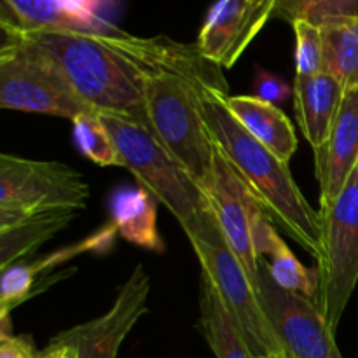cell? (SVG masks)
Wrapping results in <instances>:
<instances>
[{
    "label": "cell",
    "mask_w": 358,
    "mask_h": 358,
    "mask_svg": "<svg viewBox=\"0 0 358 358\" xmlns=\"http://www.w3.org/2000/svg\"><path fill=\"white\" fill-rule=\"evenodd\" d=\"M0 107L70 121L87 112H96L66 86L48 62L3 37L0 48Z\"/></svg>",
    "instance_id": "ba28073f"
},
{
    "label": "cell",
    "mask_w": 358,
    "mask_h": 358,
    "mask_svg": "<svg viewBox=\"0 0 358 358\" xmlns=\"http://www.w3.org/2000/svg\"><path fill=\"white\" fill-rule=\"evenodd\" d=\"M206 196L227 245L259 285L261 261L254 247V222L257 213L264 208L217 143Z\"/></svg>",
    "instance_id": "30bf717a"
},
{
    "label": "cell",
    "mask_w": 358,
    "mask_h": 358,
    "mask_svg": "<svg viewBox=\"0 0 358 358\" xmlns=\"http://www.w3.org/2000/svg\"><path fill=\"white\" fill-rule=\"evenodd\" d=\"M318 213L320 254L315 259V304L336 332L358 283V166L341 194Z\"/></svg>",
    "instance_id": "8992f818"
},
{
    "label": "cell",
    "mask_w": 358,
    "mask_h": 358,
    "mask_svg": "<svg viewBox=\"0 0 358 358\" xmlns=\"http://www.w3.org/2000/svg\"><path fill=\"white\" fill-rule=\"evenodd\" d=\"M0 28L3 38L48 62L91 108L128 115L147 128L145 101L136 70L112 38L117 28L110 34L23 30L7 23H0Z\"/></svg>",
    "instance_id": "7a4b0ae2"
},
{
    "label": "cell",
    "mask_w": 358,
    "mask_h": 358,
    "mask_svg": "<svg viewBox=\"0 0 358 358\" xmlns=\"http://www.w3.org/2000/svg\"><path fill=\"white\" fill-rule=\"evenodd\" d=\"M255 96L269 103L280 105L289 100V96H294V87H290L282 77L259 70L255 76Z\"/></svg>",
    "instance_id": "4316f807"
},
{
    "label": "cell",
    "mask_w": 358,
    "mask_h": 358,
    "mask_svg": "<svg viewBox=\"0 0 358 358\" xmlns=\"http://www.w3.org/2000/svg\"><path fill=\"white\" fill-rule=\"evenodd\" d=\"M73 138L80 152L98 166L122 168L121 156L110 131L98 112H87L73 119Z\"/></svg>",
    "instance_id": "603a6c76"
},
{
    "label": "cell",
    "mask_w": 358,
    "mask_h": 358,
    "mask_svg": "<svg viewBox=\"0 0 358 358\" xmlns=\"http://www.w3.org/2000/svg\"><path fill=\"white\" fill-rule=\"evenodd\" d=\"M147 189H119L110 199V222L117 236L150 252H163L164 243L157 231V208Z\"/></svg>",
    "instance_id": "ac0fdd59"
},
{
    "label": "cell",
    "mask_w": 358,
    "mask_h": 358,
    "mask_svg": "<svg viewBox=\"0 0 358 358\" xmlns=\"http://www.w3.org/2000/svg\"><path fill=\"white\" fill-rule=\"evenodd\" d=\"M112 38L136 70L149 131L208 194L215 142L203 115V91L227 93L220 69L203 58L196 44L164 35L136 37L117 28Z\"/></svg>",
    "instance_id": "6da1fadb"
},
{
    "label": "cell",
    "mask_w": 358,
    "mask_h": 358,
    "mask_svg": "<svg viewBox=\"0 0 358 358\" xmlns=\"http://www.w3.org/2000/svg\"><path fill=\"white\" fill-rule=\"evenodd\" d=\"M201 273L215 287L227 313L233 317L255 358L283 352L259 297V285L227 245L215 217L189 234Z\"/></svg>",
    "instance_id": "5b68a950"
},
{
    "label": "cell",
    "mask_w": 358,
    "mask_h": 358,
    "mask_svg": "<svg viewBox=\"0 0 358 358\" xmlns=\"http://www.w3.org/2000/svg\"><path fill=\"white\" fill-rule=\"evenodd\" d=\"M199 290V324L215 358H255L205 273H201Z\"/></svg>",
    "instance_id": "ffe728a7"
},
{
    "label": "cell",
    "mask_w": 358,
    "mask_h": 358,
    "mask_svg": "<svg viewBox=\"0 0 358 358\" xmlns=\"http://www.w3.org/2000/svg\"><path fill=\"white\" fill-rule=\"evenodd\" d=\"M259 297L283 353L289 358H343L334 331L313 299L276 285L264 266Z\"/></svg>",
    "instance_id": "9c48e42d"
},
{
    "label": "cell",
    "mask_w": 358,
    "mask_h": 358,
    "mask_svg": "<svg viewBox=\"0 0 358 358\" xmlns=\"http://www.w3.org/2000/svg\"><path fill=\"white\" fill-rule=\"evenodd\" d=\"M98 115L110 131L122 168L131 171L140 187L170 210L185 236L215 217L203 189L145 126L128 115L112 112H98Z\"/></svg>",
    "instance_id": "277c9868"
},
{
    "label": "cell",
    "mask_w": 358,
    "mask_h": 358,
    "mask_svg": "<svg viewBox=\"0 0 358 358\" xmlns=\"http://www.w3.org/2000/svg\"><path fill=\"white\" fill-rule=\"evenodd\" d=\"M38 358H41V357H38Z\"/></svg>",
    "instance_id": "1f68e13d"
},
{
    "label": "cell",
    "mask_w": 358,
    "mask_h": 358,
    "mask_svg": "<svg viewBox=\"0 0 358 358\" xmlns=\"http://www.w3.org/2000/svg\"><path fill=\"white\" fill-rule=\"evenodd\" d=\"M350 16H358V0H280L275 9V17L289 23L304 20L318 27Z\"/></svg>",
    "instance_id": "cb8c5ba5"
},
{
    "label": "cell",
    "mask_w": 358,
    "mask_h": 358,
    "mask_svg": "<svg viewBox=\"0 0 358 358\" xmlns=\"http://www.w3.org/2000/svg\"><path fill=\"white\" fill-rule=\"evenodd\" d=\"M254 247L259 261L266 259V264L261 262L273 278V282L285 290L303 294L315 301L317 294V273L310 271L292 254L285 241L278 236L273 227L271 220L266 215V210H261L254 222Z\"/></svg>",
    "instance_id": "e0dca14e"
},
{
    "label": "cell",
    "mask_w": 358,
    "mask_h": 358,
    "mask_svg": "<svg viewBox=\"0 0 358 358\" xmlns=\"http://www.w3.org/2000/svg\"><path fill=\"white\" fill-rule=\"evenodd\" d=\"M90 194L86 178L69 164L0 154V224L44 212H83Z\"/></svg>",
    "instance_id": "52a82bcc"
},
{
    "label": "cell",
    "mask_w": 358,
    "mask_h": 358,
    "mask_svg": "<svg viewBox=\"0 0 358 358\" xmlns=\"http://www.w3.org/2000/svg\"><path fill=\"white\" fill-rule=\"evenodd\" d=\"M0 23L23 30H65L94 34L77 17L66 13L58 0H0Z\"/></svg>",
    "instance_id": "7402d4cb"
},
{
    "label": "cell",
    "mask_w": 358,
    "mask_h": 358,
    "mask_svg": "<svg viewBox=\"0 0 358 358\" xmlns=\"http://www.w3.org/2000/svg\"><path fill=\"white\" fill-rule=\"evenodd\" d=\"M275 9V0H217L196 41L199 55L219 69L234 66Z\"/></svg>",
    "instance_id": "7c38bea8"
},
{
    "label": "cell",
    "mask_w": 358,
    "mask_h": 358,
    "mask_svg": "<svg viewBox=\"0 0 358 358\" xmlns=\"http://www.w3.org/2000/svg\"><path fill=\"white\" fill-rule=\"evenodd\" d=\"M296 35V77H313L324 72V45L318 24L292 21Z\"/></svg>",
    "instance_id": "d4e9b609"
},
{
    "label": "cell",
    "mask_w": 358,
    "mask_h": 358,
    "mask_svg": "<svg viewBox=\"0 0 358 358\" xmlns=\"http://www.w3.org/2000/svg\"><path fill=\"white\" fill-rule=\"evenodd\" d=\"M149 294L150 278L138 264L101 317L59 332L51 341L73 346L77 358H117L122 341L149 310Z\"/></svg>",
    "instance_id": "8fae6325"
},
{
    "label": "cell",
    "mask_w": 358,
    "mask_h": 358,
    "mask_svg": "<svg viewBox=\"0 0 358 358\" xmlns=\"http://www.w3.org/2000/svg\"><path fill=\"white\" fill-rule=\"evenodd\" d=\"M275 2H276V3H278V2H280V0H275Z\"/></svg>",
    "instance_id": "4dcf8cb0"
},
{
    "label": "cell",
    "mask_w": 358,
    "mask_h": 358,
    "mask_svg": "<svg viewBox=\"0 0 358 358\" xmlns=\"http://www.w3.org/2000/svg\"><path fill=\"white\" fill-rule=\"evenodd\" d=\"M222 100L231 114L257 142L268 147L283 163H290L297 150L296 129L278 105L250 94H224Z\"/></svg>",
    "instance_id": "2e32d148"
},
{
    "label": "cell",
    "mask_w": 358,
    "mask_h": 358,
    "mask_svg": "<svg viewBox=\"0 0 358 358\" xmlns=\"http://www.w3.org/2000/svg\"><path fill=\"white\" fill-rule=\"evenodd\" d=\"M324 72L345 87H358V16L338 17L320 24Z\"/></svg>",
    "instance_id": "44dd1931"
},
{
    "label": "cell",
    "mask_w": 358,
    "mask_h": 358,
    "mask_svg": "<svg viewBox=\"0 0 358 358\" xmlns=\"http://www.w3.org/2000/svg\"><path fill=\"white\" fill-rule=\"evenodd\" d=\"M358 166V87H346L324 145L315 150L320 208H327Z\"/></svg>",
    "instance_id": "4fadbf2b"
},
{
    "label": "cell",
    "mask_w": 358,
    "mask_h": 358,
    "mask_svg": "<svg viewBox=\"0 0 358 358\" xmlns=\"http://www.w3.org/2000/svg\"><path fill=\"white\" fill-rule=\"evenodd\" d=\"M58 2L66 13L77 17L94 34H110L117 28L100 17V10L107 0H58Z\"/></svg>",
    "instance_id": "484cf974"
},
{
    "label": "cell",
    "mask_w": 358,
    "mask_h": 358,
    "mask_svg": "<svg viewBox=\"0 0 358 358\" xmlns=\"http://www.w3.org/2000/svg\"><path fill=\"white\" fill-rule=\"evenodd\" d=\"M259 358H289V357H287L283 352H278V353H268V355L259 357Z\"/></svg>",
    "instance_id": "f546056e"
},
{
    "label": "cell",
    "mask_w": 358,
    "mask_h": 358,
    "mask_svg": "<svg viewBox=\"0 0 358 358\" xmlns=\"http://www.w3.org/2000/svg\"><path fill=\"white\" fill-rule=\"evenodd\" d=\"M76 215V212H44L0 224V271L34 254L65 229Z\"/></svg>",
    "instance_id": "d6986e66"
},
{
    "label": "cell",
    "mask_w": 358,
    "mask_h": 358,
    "mask_svg": "<svg viewBox=\"0 0 358 358\" xmlns=\"http://www.w3.org/2000/svg\"><path fill=\"white\" fill-rule=\"evenodd\" d=\"M115 236H117V229L114 224L108 222L107 226L100 227L96 233L90 234L84 240L76 241V243L63 247L59 250L52 252V254L44 255L42 259L31 262H16L10 264L9 268L2 269L0 276H2V285H0V320H2V331H7L9 325V313L14 308L20 306L27 299H30L35 292H41V285H38V276L45 275L56 268L58 264H65V262L72 261V259L79 257L83 254H90V252H105L114 245Z\"/></svg>",
    "instance_id": "5bb4252c"
},
{
    "label": "cell",
    "mask_w": 358,
    "mask_h": 358,
    "mask_svg": "<svg viewBox=\"0 0 358 358\" xmlns=\"http://www.w3.org/2000/svg\"><path fill=\"white\" fill-rule=\"evenodd\" d=\"M346 87L336 77L322 72L294 79V107L304 138L313 150L324 145L341 107Z\"/></svg>",
    "instance_id": "9a60e30c"
},
{
    "label": "cell",
    "mask_w": 358,
    "mask_h": 358,
    "mask_svg": "<svg viewBox=\"0 0 358 358\" xmlns=\"http://www.w3.org/2000/svg\"><path fill=\"white\" fill-rule=\"evenodd\" d=\"M41 358H77V352L73 346L51 341L48 348L41 352Z\"/></svg>",
    "instance_id": "f1b7e54d"
},
{
    "label": "cell",
    "mask_w": 358,
    "mask_h": 358,
    "mask_svg": "<svg viewBox=\"0 0 358 358\" xmlns=\"http://www.w3.org/2000/svg\"><path fill=\"white\" fill-rule=\"evenodd\" d=\"M224 91L205 87L203 115L212 138L234 164L262 208L315 259L320 254V213L308 203L299 185L268 147L254 138L224 103Z\"/></svg>",
    "instance_id": "3957f363"
},
{
    "label": "cell",
    "mask_w": 358,
    "mask_h": 358,
    "mask_svg": "<svg viewBox=\"0 0 358 358\" xmlns=\"http://www.w3.org/2000/svg\"><path fill=\"white\" fill-rule=\"evenodd\" d=\"M37 352L27 336H14L9 331L0 332V358H38Z\"/></svg>",
    "instance_id": "83f0119b"
}]
</instances>
